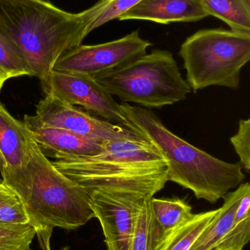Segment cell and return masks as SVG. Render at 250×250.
Masks as SVG:
<instances>
[{"instance_id": "obj_5", "label": "cell", "mask_w": 250, "mask_h": 250, "mask_svg": "<svg viewBox=\"0 0 250 250\" xmlns=\"http://www.w3.org/2000/svg\"><path fill=\"white\" fill-rule=\"evenodd\" d=\"M92 77L113 96L147 109L182 102L192 92L167 50H153L117 70Z\"/></svg>"}, {"instance_id": "obj_8", "label": "cell", "mask_w": 250, "mask_h": 250, "mask_svg": "<svg viewBox=\"0 0 250 250\" xmlns=\"http://www.w3.org/2000/svg\"><path fill=\"white\" fill-rule=\"evenodd\" d=\"M151 43L139 30L110 42L76 47L58 60L53 70L98 76L117 70L147 54Z\"/></svg>"}, {"instance_id": "obj_4", "label": "cell", "mask_w": 250, "mask_h": 250, "mask_svg": "<svg viewBox=\"0 0 250 250\" xmlns=\"http://www.w3.org/2000/svg\"><path fill=\"white\" fill-rule=\"evenodd\" d=\"M28 151L30 182L22 201L41 248L51 250L54 228L75 230L95 215L87 191L54 167L29 132Z\"/></svg>"}, {"instance_id": "obj_11", "label": "cell", "mask_w": 250, "mask_h": 250, "mask_svg": "<svg viewBox=\"0 0 250 250\" xmlns=\"http://www.w3.org/2000/svg\"><path fill=\"white\" fill-rule=\"evenodd\" d=\"M29 132L0 103V155L1 182L13 189L21 200L29 189L28 163Z\"/></svg>"}, {"instance_id": "obj_19", "label": "cell", "mask_w": 250, "mask_h": 250, "mask_svg": "<svg viewBox=\"0 0 250 250\" xmlns=\"http://www.w3.org/2000/svg\"><path fill=\"white\" fill-rule=\"evenodd\" d=\"M29 219L19 195L0 181V227H22Z\"/></svg>"}, {"instance_id": "obj_23", "label": "cell", "mask_w": 250, "mask_h": 250, "mask_svg": "<svg viewBox=\"0 0 250 250\" xmlns=\"http://www.w3.org/2000/svg\"><path fill=\"white\" fill-rule=\"evenodd\" d=\"M36 230L28 226L22 227H0V250H32V241Z\"/></svg>"}, {"instance_id": "obj_12", "label": "cell", "mask_w": 250, "mask_h": 250, "mask_svg": "<svg viewBox=\"0 0 250 250\" xmlns=\"http://www.w3.org/2000/svg\"><path fill=\"white\" fill-rule=\"evenodd\" d=\"M23 124L43 152L59 155L92 156L104 149V143L43 123L36 115H25Z\"/></svg>"}, {"instance_id": "obj_24", "label": "cell", "mask_w": 250, "mask_h": 250, "mask_svg": "<svg viewBox=\"0 0 250 250\" xmlns=\"http://www.w3.org/2000/svg\"><path fill=\"white\" fill-rule=\"evenodd\" d=\"M230 143L239 156L242 168L250 170V119L239 121L237 132L230 138Z\"/></svg>"}, {"instance_id": "obj_22", "label": "cell", "mask_w": 250, "mask_h": 250, "mask_svg": "<svg viewBox=\"0 0 250 250\" xmlns=\"http://www.w3.org/2000/svg\"><path fill=\"white\" fill-rule=\"evenodd\" d=\"M153 198L145 199L138 213L129 250H153V215L151 207Z\"/></svg>"}, {"instance_id": "obj_27", "label": "cell", "mask_w": 250, "mask_h": 250, "mask_svg": "<svg viewBox=\"0 0 250 250\" xmlns=\"http://www.w3.org/2000/svg\"><path fill=\"white\" fill-rule=\"evenodd\" d=\"M1 155H0V169H1Z\"/></svg>"}, {"instance_id": "obj_17", "label": "cell", "mask_w": 250, "mask_h": 250, "mask_svg": "<svg viewBox=\"0 0 250 250\" xmlns=\"http://www.w3.org/2000/svg\"><path fill=\"white\" fill-rule=\"evenodd\" d=\"M218 208L194 214L192 218L172 232L153 250H189L205 228L211 223Z\"/></svg>"}, {"instance_id": "obj_1", "label": "cell", "mask_w": 250, "mask_h": 250, "mask_svg": "<svg viewBox=\"0 0 250 250\" xmlns=\"http://www.w3.org/2000/svg\"><path fill=\"white\" fill-rule=\"evenodd\" d=\"M91 22L88 8L73 13L48 0H0V31L20 50L43 89L58 60L82 45Z\"/></svg>"}, {"instance_id": "obj_2", "label": "cell", "mask_w": 250, "mask_h": 250, "mask_svg": "<svg viewBox=\"0 0 250 250\" xmlns=\"http://www.w3.org/2000/svg\"><path fill=\"white\" fill-rule=\"evenodd\" d=\"M54 158V167L85 190L132 189L154 196L168 182L165 159L141 135L104 143L95 155Z\"/></svg>"}, {"instance_id": "obj_14", "label": "cell", "mask_w": 250, "mask_h": 250, "mask_svg": "<svg viewBox=\"0 0 250 250\" xmlns=\"http://www.w3.org/2000/svg\"><path fill=\"white\" fill-rule=\"evenodd\" d=\"M249 189V182L242 183L236 190L227 192L223 197V207L218 208L211 223L189 250H216L228 233L241 199Z\"/></svg>"}, {"instance_id": "obj_18", "label": "cell", "mask_w": 250, "mask_h": 250, "mask_svg": "<svg viewBox=\"0 0 250 250\" xmlns=\"http://www.w3.org/2000/svg\"><path fill=\"white\" fill-rule=\"evenodd\" d=\"M250 239V189L241 199L228 233L216 250H243Z\"/></svg>"}, {"instance_id": "obj_21", "label": "cell", "mask_w": 250, "mask_h": 250, "mask_svg": "<svg viewBox=\"0 0 250 250\" xmlns=\"http://www.w3.org/2000/svg\"><path fill=\"white\" fill-rule=\"evenodd\" d=\"M140 1L142 0H98L88 8L92 16V22L88 29V35L108 22L119 19Z\"/></svg>"}, {"instance_id": "obj_20", "label": "cell", "mask_w": 250, "mask_h": 250, "mask_svg": "<svg viewBox=\"0 0 250 250\" xmlns=\"http://www.w3.org/2000/svg\"><path fill=\"white\" fill-rule=\"evenodd\" d=\"M0 68L8 79L33 76L24 57L16 44L0 31Z\"/></svg>"}, {"instance_id": "obj_26", "label": "cell", "mask_w": 250, "mask_h": 250, "mask_svg": "<svg viewBox=\"0 0 250 250\" xmlns=\"http://www.w3.org/2000/svg\"><path fill=\"white\" fill-rule=\"evenodd\" d=\"M61 250H69V247H65Z\"/></svg>"}, {"instance_id": "obj_16", "label": "cell", "mask_w": 250, "mask_h": 250, "mask_svg": "<svg viewBox=\"0 0 250 250\" xmlns=\"http://www.w3.org/2000/svg\"><path fill=\"white\" fill-rule=\"evenodd\" d=\"M208 16L217 18L231 30L250 33V0H201Z\"/></svg>"}, {"instance_id": "obj_13", "label": "cell", "mask_w": 250, "mask_h": 250, "mask_svg": "<svg viewBox=\"0 0 250 250\" xmlns=\"http://www.w3.org/2000/svg\"><path fill=\"white\" fill-rule=\"evenodd\" d=\"M208 16L201 0H142L118 20H145L168 24L198 21Z\"/></svg>"}, {"instance_id": "obj_9", "label": "cell", "mask_w": 250, "mask_h": 250, "mask_svg": "<svg viewBox=\"0 0 250 250\" xmlns=\"http://www.w3.org/2000/svg\"><path fill=\"white\" fill-rule=\"evenodd\" d=\"M50 94L73 105H79L99 118L137 132L124 117L120 104L92 76L52 70L44 88Z\"/></svg>"}, {"instance_id": "obj_15", "label": "cell", "mask_w": 250, "mask_h": 250, "mask_svg": "<svg viewBox=\"0 0 250 250\" xmlns=\"http://www.w3.org/2000/svg\"><path fill=\"white\" fill-rule=\"evenodd\" d=\"M153 250L172 232L190 220L192 207L179 198L151 200Z\"/></svg>"}, {"instance_id": "obj_25", "label": "cell", "mask_w": 250, "mask_h": 250, "mask_svg": "<svg viewBox=\"0 0 250 250\" xmlns=\"http://www.w3.org/2000/svg\"><path fill=\"white\" fill-rule=\"evenodd\" d=\"M8 79L7 75L0 68V92H1V89H2L3 86H4V83Z\"/></svg>"}, {"instance_id": "obj_10", "label": "cell", "mask_w": 250, "mask_h": 250, "mask_svg": "<svg viewBox=\"0 0 250 250\" xmlns=\"http://www.w3.org/2000/svg\"><path fill=\"white\" fill-rule=\"evenodd\" d=\"M36 116L45 124L101 143L140 135L121 125L94 117L50 94L38 103Z\"/></svg>"}, {"instance_id": "obj_3", "label": "cell", "mask_w": 250, "mask_h": 250, "mask_svg": "<svg viewBox=\"0 0 250 250\" xmlns=\"http://www.w3.org/2000/svg\"><path fill=\"white\" fill-rule=\"evenodd\" d=\"M120 109L136 130L155 146L168 166L167 179L215 204L243 183L239 163L220 160L173 133L153 111L123 103Z\"/></svg>"}, {"instance_id": "obj_6", "label": "cell", "mask_w": 250, "mask_h": 250, "mask_svg": "<svg viewBox=\"0 0 250 250\" xmlns=\"http://www.w3.org/2000/svg\"><path fill=\"white\" fill-rule=\"evenodd\" d=\"M179 55L194 93L210 86L237 89L242 68L250 60V33L202 29L186 38Z\"/></svg>"}, {"instance_id": "obj_7", "label": "cell", "mask_w": 250, "mask_h": 250, "mask_svg": "<svg viewBox=\"0 0 250 250\" xmlns=\"http://www.w3.org/2000/svg\"><path fill=\"white\" fill-rule=\"evenodd\" d=\"M95 218L99 220L107 250H129L136 217L145 199L153 195L125 189L86 190Z\"/></svg>"}]
</instances>
